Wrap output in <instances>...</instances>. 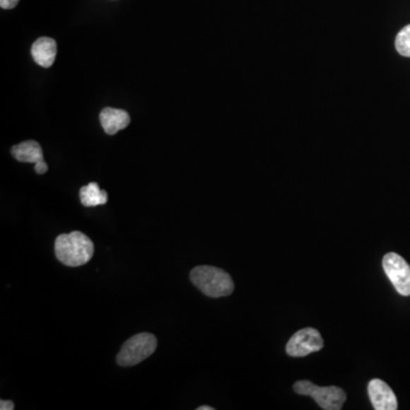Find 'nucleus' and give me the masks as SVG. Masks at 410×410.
I'll use <instances>...</instances> for the list:
<instances>
[{
    "instance_id": "nucleus-7",
    "label": "nucleus",
    "mask_w": 410,
    "mask_h": 410,
    "mask_svg": "<svg viewBox=\"0 0 410 410\" xmlns=\"http://www.w3.org/2000/svg\"><path fill=\"white\" fill-rule=\"evenodd\" d=\"M368 394L375 410H397L398 400L392 389L385 382L374 378L368 384Z\"/></svg>"
},
{
    "instance_id": "nucleus-5",
    "label": "nucleus",
    "mask_w": 410,
    "mask_h": 410,
    "mask_svg": "<svg viewBox=\"0 0 410 410\" xmlns=\"http://www.w3.org/2000/svg\"><path fill=\"white\" fill-rule=\"evenodd\" d=\"M384 271L399 294L410 295V266L397 253H387L383 259Z\"/></svg>"
},
{
    "instance_id": "nucleus-16",
    "label": "nucleus",
    "mask_w": 410,
    "mask_h": 410,
    "mask_svg": "<svg viewBox=\"0 0 410 410\" xmlns=\"http://www.w3.org/2000/svg\"><path fill=\"white\" fill-rule=\"evenodd\" d=\"M214 408L208 407V406H202V407L197 408V410H213Z\"/></svg>"
},
{
    "instance_id": "nucleus-11",
    "label": "nucleus",
    "mask_w": 410,
    "mask_h": 410,
    "mask_svg": "<svg viewBox=\"0 0 410 410\" xmlns=\"http://www.w3.org/2000/svg\"><path fill=\"white\" fill-rule=\"evenodd\" d=\"M79 195L82 204L87 208L104 205L107 202V193L105 191H102L96 182H90V184L83 186L80 189Z\"/></svg>"
},
{
    "instance_id": "nucleus-10",
    "label": "nucleus",
    "mask_w": 410,
    "mask_h": 410,
    "mask_svg": "<svg viewBox=\"0 0 410 410\" xmlns=\"http://www.w3.org/2000/svg\"><path fill=\"white\" fill-rule=\"evenodd\" d=\"M15 160L23 163H37L44 160V153L40 144L35 141H27L12 147Z\"/></svg>"
},
{
    "instance_id": "nucleus-4",
    "label": "nucleus",
    "mask_w": 410,
    "mask_h": 410,
    "mask_svg": "<svg viewBox=\"0 0 410 410\" xmlns=\"http://www.w3.org/2000/svg\"><path fill=\"white\" fill-rule=\"evenodd\" d=\"M294 391L301 396L311 397L320 408L325 410H340L346 400V393L341 387H318L310 381H298Z\"/></svg>"
},
{
    "instance_id": "nucleus-13",
    "label": "nucleus",
    "mask_w": 410,
    "mask_h": 410,
    "mask_svg": "<svg viewBox=\"0 0 410 410\" xmlns=\"http://www.w3.org/2000/svg\"><path fill=\"white\" fill-rule=\"evenodd\" d=\"M35 172L38 173V175H44V173L47 172L48 171V165L46 162L42 160V161L37 162L35 164Z\"/></svg>"
},
{
    "instance_id": "nucleus-9",
    "label": "nucleus",
    "mask_w": 410,
    "mask_h": 410,
    "mask_svg": "<svg viewBox=\"0 0 410 410\" xmlns=\"http://www.w3.org/2000/svg\"><path fill=\"white\" fill-rule=\"evenodd\" d=\"M57 44L54 39L41 37L35 41L31 48V55L37 64L42 68H50L55 62Z\"/></svg>"
},
{
    "instance_id": "nucleus-15",
    "label": "nucleus",
    "mask_w": 410,
    "mask_h": 410,
    "mask_svg": "<svg viewBox=\"0 0 410 410\" xmlns=\"http://www.w3.org/2000/svg\"><path fill=\"white\" fill-rule=\"evenodd\" d=\"M15 408L14 402L11 400H1L0 402V409L1 410H13Z\"/></svg>"
},
{
    "instance_id": "nucleus-14",
    "label": "nucleus",
    "mask_w": 410,
    "mask_h": 410,
    "mask_svg": "<svg viewBox=\"0 0 410 410\" xmlns=\"http://www.w3.org/2000/svg\"><path fill=\"white\" fill-rule=\"evenodd\" d=\"M20 0H0V6L3 9H12L18 5Z\"/></svg>"
},
{
    "instance_id": "nucleus-1",
    "label": "nucleus",
    "mask_w": 410,
    "mask_h": 410,
    "mask_svg": "<svg viewBox=\"0 0 410 410\" xmlns=\"http://www.w3.org/2000/svg\"><path fill=\"white\" fill-rule=\"evenodd\" d=\"M94 251V243L90 238L78 230L59 235L55 240L56 258L65 266H80L88 264Z\"/></svg>"
},
{
    "instance_id": "nucleus-2",
    "label": "nucleus",
    "mask_w": 410,
    "mask_h": 410,
    "mask_svg": "<svg viewBox=\"0 0 410 410\" xmlns=\"http://www.w3.org/2000/svg\"><path fill=\"white\" fill-rule=\"evenodd\" d=\"M192 283L209 298H223L234 292L232 277L217 266H199L191 271Z\"/></svg>"
},
{
    "instance_id": "nucleus-6",
    "label": "nucleus",
    "mask_w": 410,
    "mask_h": 410,
    "mask_svg": "<svg viewBox=\"0 0 410 410\" xmlns=\"http://www.w3.org/2000/svg\"><path fill=\"white\" fill-rule=\"evenodd\" d=\"M324 348V340L320 332L315 328H303L296 332L287 343V355L291 357H305V356L320 351Z\"/></svg>"
},
{
    "instance_id": "nucleus-8",
    "label": "nucleus",
    "mask_w": 410,
    "mask_h": 410,
    "mask_svg": "<svg viewBox=\"0 0 410 410\" xmlns=\"http://www.w3.org/2000/svg\"><path fill=\"white\" fill-rule=\"evenodd\" d=\"M100 120L102 129L107 135H115L129 126L130 115L124 110L106 107L100 112Z\"/></svg>"
},
{
    "instance_id": "nucleus-3",
    "label": "nucleus",
    "mask_w": 410,
    "mask_h": 410,
    "mask_svg": "<svg viewBox=\"0 0 410 410\" xmlns=\"http://www.w3.org/2000/svg\"><path fill=\"white\" fill-rule=\"evenodd\" d=\"M158 346V340L151 333H139L123 343L117 361L120 366H135L152 356Z\"/></svg>"
},
{
    "instance_id": "nucleus-12",
    "label": "nucleus",
    "mask_w": 410,
    "mask_h": 410,
    "mask_svg": "<svg viewBox=\"0 0 410 410\" xmlns=\"http://www.w3.org/2000/svg\"><path fill=\"white\" fill-rule=\"evenodd\" d=\"M396 48L400 55L410 57V24L397 35Z\"/></svg>"
}]
</instances>
